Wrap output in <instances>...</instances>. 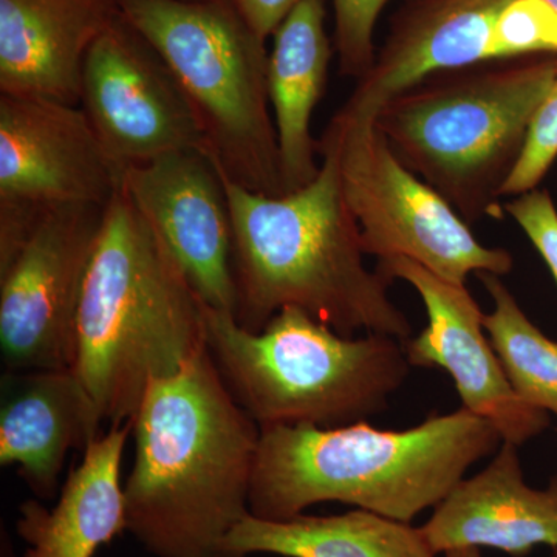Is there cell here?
<instances>
[{
    "label": "cell",
    "instance_id": "6da1fadb",
    "mask_svg": "<svg viewBox=\"0 0 557 557\" xmlns=\"http://www.w3.org/2000/svg\"><path fill=\"white\" fill-rule=\"evenodd\" d=\"M127 531L156 557H223L249 512L260 428L237 405L207 346L152 380L132 418Z\"/></svg>",
    "mask_w": 557,
    "mask_h": 557
},
{
    "label": "cell",
    "instance_id": "7a4b0ae2",
    "mask_svg": "<svg viewBox=\"0 0 557 557\" xmlns=\"http://www.w3.org/2000/svg\"><path fill=\"white\" fill-rule=\"evenodd\" d=\"M318 153V177L278 197L244 188L218 166L233 223L237 322L258 333L277 311L295 307L344 336L368 332L406 341L412 324L388 296L391 278L364 265L335 146L322 137Z\"/></svg>",
    "mask_w": 557,
    "mask_h": 557
},
{
    "label": "cell",
    "instance_id": "3957f363",
    "mask_svg": "<svg viewBox=\"0 0 557 557\" xmlns=\"http://www.w3.org/2000/svg\"><path fill=\"white\" fill-rule=\"evenodd\" d=\"M496 426L461 408L416 428L384 431L366 421L339 428L260 429L249 512L288 520L339 502L412 523L445 500L469 468L500 448Z\"/></svg>",
    "mask_w": 557,
    "mask_h": 557
},
{
    "label": "cell",
    "instance_id": "277c9868",
    "mask_svg": "<svg viewBox=\"0 0 557 557\" xmlns=\"http://www.w3.org/2000/svg\"><path fill=\"white\" fill-rule=\"evenodd\" d=\"M203 347V300L121 188L81 293L72 364L102 424L131 423L150 381Z\"/></svg>",
    "mask_w": 557,
    "mask_h": 557
},
{
    "label": "cell",
    "instance_id": "5b68a950",
    "mask_svg": "<svg viewBox=\"0 0 557 557\" xmlns=\"http://www.w3.org/2000/svg\"><path fill=\"white\" fill-rule=\"evenodd\" d=\"M516 60L434 73L392 98L375 116L399 163L468 225L502 218V189L555 83L556 61Z\"/></svg>",
    "mask_w": 557,
    "mask_h": 557
},
{
    "label": "cell",
    "instance_id": "8992f818",
    "mask_svg": "<svg viewBox=\"0 0 557 557\" xmlns=\"http://www.w3.org/2000/svg\"><path fill=\"white\" fill-rule=\"evenodd\" d=\"M203 317L209 357L260 429L368 421L387 409L412 368L401 339L344 336L295 307L258 333L205 302Z\"/></svg>",
    "mask_w": 557,
    "mask_h": 557
},
{
    "label": "cell",
    "instance_id": "52a82bcc",
    "mask_svg": "<svg viewBox=\"0 0 557 557\" xmlns=\"http://www.w3.org/2000/svg\"><path fill=\"white\" fill-rule=\"evenodd\" d=\"M196 113L209 157L244 188L285 196L267 87L269 54L231 0H119Z\"/></svg>",
    "mask_w": 557,
    "mask_h": 557
},
{
    "label": "cell",
    "instance_id": "ba28073f",
    "mask_svg": "<svg viewBox=\"0 0 557 557\" xmlns=\"http://www.w3.org/2000/svg\"><path fill=\"white\" fill-rule=\"evenodd\" d=\"M322 137L335 146L341 190L366 255L416 260L457 285L472 273L512 270L507 249L480 244L448 201L399 163L375 119L339 109Z\"/></svg>",
    "mask_w": 557,
    "mask_h": 557
},
{
    "label": "cell",
    "instance_id": "9c48e42d",
    "mask_svg": "<svg viewBox=\"0 0 557 557\" xmlns=\"http://www.w3.org/2000/svg\"><path fill=\"white\" fill-rule=\"evenodd\" d=\"M123 172L81 106L0 95V249L13 251L42 212L108 207Z\"/></svg>",
    "mask_w": 557,
    "mask_h": 557
},
{
    "label": "cell",
    "instance_id": "30bf717a",
    "mask_svg": "<svg viewBox=\"0 0 557 557\" xmlns=\"http://www.w3.org/2000/svg\"><path fill=\"white\" fill-rule=\"evenodd\" d=\"M106 207L47 209L0 269V351L5 370L67 369L81 293Z\"/></svg>",
    "mask_w": 557,
    "mask_h": 557
},
{
    "label": "cell",
    "instance_id": "8fae6325",
    "mask_svg": "<svg viewBox=\"0 0 557 557\" xmlns=\"http://www.w3.org/2000/svg\"><path fill=\"white\" fill-rule=\"evenodd\" d=\"M79 106L121 172L185 150L208 153L177 79L121 13L87 51Z\"/></svg>",
    "mask_w": 557,
    "mask_h": 557
},
{
    "label": "cell",
    "instance_id": "7c38bea8",
    "mask_svg": "<svg viewBox=\"0 0 557 557\" xmlns=\"http://www.w3.org/2000/svg\"><path fill=\"white\" fill-rule=\"evenodd\" d=\"M376 271L408 282L426 307V329L403 341L410 364L446 370L463 408L493 423L504 442L522 446L549 426L548 413L527 405L509 384L467 285L406 258L379 260Z\"/></svg>",
    "mask_w": 557,
    "mask_h": 557
},
{
    "label": "cell",
    "instance_id": "4fadbf2b",
    "mask_svg": "<svg viewBox=\"0 0 557 557\" xmlns=\"http://www.w3.org/2000/svg\"><path fill=\"white\" fill-rule=\"evenodd\" d=\"M121 188L211 309L236 318L233 223L218 164L203 150L123 171Z\"/></svg>",
    "mask_w": 557,
    "mask_h": 557
},
{
    "label": "cell",
    "instance_id": "5bb4252c",
    "mask_svg": "<svg viewBox=\"0 0 557 557\" xmlns=\"http://www.w3.org/2000/svg\"><path fill=\"white\" fill-rule=\"evenodd\" d=\"M512 0H408L372 69L343 106L375 119L392 98L445 70L490 61L494 25Z\"/></svg>",
    "mask_w": 557,
    "mask_h": 557
},
{
    "label": "cell",
    "instance_id": "9a60e30c",
    "mask_svg": "<svg viewBox=\"0 0 557 557\" xmlns=\"http://www.w3.org/2000/svg\"><path fill=\"white\" fill-rule=\"evenodd\" d=\"M519 446L504 442L485 469L463 479L420 527L435 555L493 548L525 557L557 548V475L545 490L528 486Z\"/></svg>",
    "mask_w": 557,
    "mask_h": 557
},
{
    "label": "cell",
    "instance_id": "2e32d148",
    "mask_svg": "<svg viewBox=\"0 0 557 557\" xmlns=\"http://www.w3.org/2000/svg\"><path fill=\"white\" fill-rule=\"evenodd\" d=\"M102 421L75 370H5L0 465L16 467L39 500L58 494L65 460L100 437Z\"/></svg>",
    "mask_w": 557,
    "mask_h": 557
},
{
    "label": "cell",
    "instance_id": "e0dca14e",
    "mask_svg": "<svg viewBox=\"0 0 557 557\" xmlns=\"http://www.w3.org/2000/svg\"><path fill=\"white\" fill-rule=\"evenodd\" d=\"M119 0H0V91L79 106L91 44Z\"/></svg>",
    "mask_w": 557,
    "mask_h": 557
},
{
    "label": "cell",
    "instance_id": "ac0fdd59",
    "mask_svg": "<svg viewBox=\"0 0 557 557\" xmlns=\"http://www.w3.org/2000/svg\"><path fill=\"white\" fill-rule=\"evenodd\" d=\"M131 435L132 421L94 440L53 508L38 498L21 505L16 531L27 544L24 557H94L127 531L121 463Z\"/></svg>",
    "mask_w": 557,
    "mask_h": 557
},
{
    "label": "cell",
    "instance_id": "d6986e66",
    "mask_svg": "<svg viewBox=\"0 0 557 557\" xmlns=\"http://www.w3.org/2000/svg\"><path fill=\"white\" fill-rule=\"evenodd\" d=\"M330 61L324 0H304L274 33L267 67L285 194L318 177V139L311 137L310 124L327 86Z\"/></svg>",
    "mask_w": 557,
    "mask_h": 557
},
{
    "label": "cell",
    "instance_id": "ffe728a7",
    "mask_svg": "<svg viewBox=\"0 0 557 557\" xmlns=\"http://www.w3.org/2000/svg\"><path fill=\"white\" fill-rule=\"evenodd\" d=\"M223 557H438L420 527L364 509L338 516L263 520L248 515L226 536Z\"/></svg>",
    "mask_w": 557,
    "mask_h": 557
},
{
    "label": "cell",
    "instance_id": "44dd1931",
    "mask_svg": "<svg viewBox=\"0 0 557 557\" xmlns=\"http://www.w3.org/2000/svg\"><path fill=\"white\" fill-rule=\"evenodd\" d=\"M494 300L483 317L502 368L516 394L527 405L557 416V343L530 321L500 276L478 273Z\"/></svg>",
    "mask_w": 557,
    "mask_h": 557
},
{
    "label": "cell",
    "instance_id": "7402d4cb",
    "mask_svg": "<svg viewBox=\"0 0 557 557\" xmlns=\"http://www.w3.org/2000/svg\"><path fill=\"white\" fill-rule=\"evenodd\" d=\"M557 10L547 0H512L494 25L490 61L525 57L537 51H553V22Z\"/></svg>",
    "mask_w": 557,
    "mask_h": 557
},
{
    "label": "cell",
    "instance_id": "603a6c76",
    "mask_svg": "<svg viewBox=\"0 0 557 557\" xmlns=\"http://www.w3.org/2000/svg\"><path fill=\"white\" fill-rule=\"evenodd\" d=\"M387 2L388 0H333L341 75L359 79L372 69L376 58L373 33Z\"/></svg>",
    "mask_w": 557,
    "mask_h": 557
},
{
    "label": "cell",
    "instance_id": "cb8c5ba5",
    "mask_svg": "<svg viewBox=\"0 0 557 557\" xmlns=\"http://www.w3.org/2000/svg\"><path fill=\"white\" fill-rule=\"evenodd\" d=\"M557 157V73L547 97L539 106L528 129L522 156L502 189V197L536 189Z\"/></svg>",
    "mask_w": 557,
    "mask_h": 557
},
{
    "label": "cell",
    "instance_id": "d4e9b609",
    "mask_svg": "<svg viewBox=\"0 0 557 557\" xmlns=\"http://www.w3.org/2000/svg\"><path fill=\"white\" fill-rule=\"evenodd\" d=\"M504 209L525 231L557 284V211L547 190L520 194L518 199L504 205Z\"/></svg>",
    "mask_w": 557,
    "mask_h": 557
},
{
    "label": "cell",
    "instance_id": "484cf974",
    "mask_svg": "<svg viewBox=\"0 0 557 557\" xmlns=\"http://www.w3.org/2000/svg\"><path fill=\"white\" fill-rule=\"evenodd\" d=\"M300 2L304 0H231L252 32L265 42Z\"/></svg>",
    "mask_w": 557,
    "mask_h": 557
},
{
    "label": "cell",
    "instance_id": "4316f807",
    "mask_svg": "<svg viewBox=\"0 0 557 557\" xmlns=\"http://www.w3.org/2000/svg\"><path fill=\"white\" fill-rule=\"evenodd\" d=\"M445 557H482L480 548H457L445 553Z\"/></svg>",
    "mask_w": 557,
    "mask_h": 557
},
{
    "label": "cell",
    "instance_id": "83f0119b",
    "mask_svg": "<svg viewBox=\"0 0 557 557\" xmlns=\"http://www.w3.org/2000/svg\"><path fill=\"white\" fill-rule=\"evenodd\" d=\"M3 536L5 539L2 537V557H14L13 552H11L9 534L3 533Z\"/></svg>",
    "mask_w": 557,
    "mask_h": 557
},
{
    "label": "cell",
    "instance_id": "f1b7e54d",
    "mask_svg": "<svg viewBox=\"0 0 557 557\" xmlns=\"http://www.w3.org/2000/svg\"><path fill=\"white\" fill-rule=\"evenodd\" d=\"M549 44H552V50L557 51V13L555 22H553L552 38H549Z\"/></svg>",
    "mask_w": 557,
    "mask_h": 557
},
{
    "label": "cell",
    "instance_id": "f546056e",
    "mask_svg": "<svg viewBox=\"0 0 557 557\" xmlns=\"http://www.w3.org/2000/svg\"><path fill=\"white\" fill-rule=\"evenodd\" d=\"M547 2L553 7V9L557 10V0H547Z\"/></svg>",
    "mask_w": 557,
    "mask_h": 557
}]
</instances>
